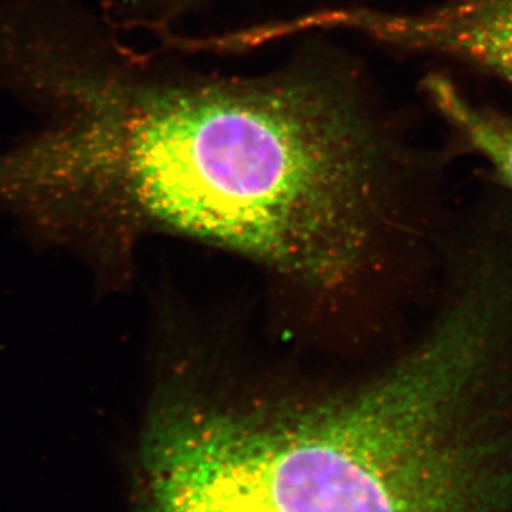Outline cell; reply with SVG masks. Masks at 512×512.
Wrapping results in <instances>:
<instances>
[{"instance_id":"6da1fadb","label":"cell","mask_w":512,"mask_h":512,"mask_svg":"<svg viewBox=\"0 0 512 512\" xmlns=\"http://www.w3.org/2000/svg\"><path fill=\"white\" fill-rule=\"evenodd\" d=\"M26 99L45 121L10 150L9 187L47 242L103 252L150 220L319 285L345 281L372 242L392 147L338 59L218 76L93 23L37 55Z\"/></svg>"},{"instance_id":"7a4b0ae2","label":"cell","mask_w":512,"mask_h":512,"mask_svg":"<svg viewBox=\"0 0 512 512\" xmlns=\"http://www.w3.org/2000/svg\"><path fill=\"white\" fill-rule=\"evenodd\" d=\"M493 511L480 444L396 365L308 407H175L144 447L140 512Z\"/></svg>"},{"instance_id":"3957f363","label":"cell","mask_w":512,"mask_h":512,"mask_svg":"<svg viewBox=\"0 0 512 512\" xmlns=\"http://www.w3.org/2000/svg\"><path fill=\"white\" fill-rule=\"evenodd\" d=\"M421 86L444 120L493 165L512 190V121L468 100L443 74H430Z\"/></svg>"},{"instance_id":"277c9868","label":"cell","mask_w":512,"mask_h":512,"mask_svg":"<svg viewBox=\"0 0 512 512\" xmlns=\"http://www.w3.org/2000/svg\"><path fill=\"white\" fill-rule=\"evenodd\" d=\"M202 0H104L117 25L126 28L163 30L187 15Z\"/></svg>"}]
</instances>
